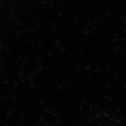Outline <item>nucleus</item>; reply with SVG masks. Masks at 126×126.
Wrapping results in <instances>:
<instances>
[]
</instances>
